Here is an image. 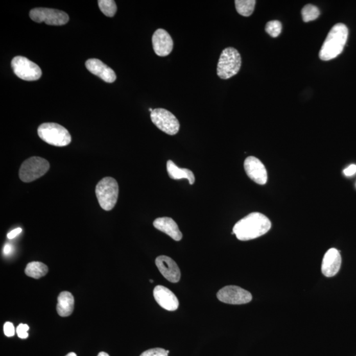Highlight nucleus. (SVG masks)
Here are the masks:
<instances>
[{"label":"nucleus","mask_w":356,"mask_h":356,"mask_svg":"<svg viewBox=\"0 0 356 356\" xmlns=\"http://www.w3.org/2000/svg\"><path fill=\"white\" fill-rule=\"evenodd\" d=\"M271 222L265 215L252 212L238 221L233 228V234L241 241L255 239L269 232Z\"/></svg>","instance_id":"1"},{"label":"nucleus","mask_w":356,"mask_h":356,"mask_svg":"<svg viewBox=\"0 0 356 356\" xmlns=\"http://www.w3.org/2000/svg\"><path fill=\"white\" fill-rule=\"evenodd\" d=\"M348 37V29L343 23L336 24L331 29L319 52V58L329 61L337 58L343 51Z\"/></svg>","instance_id":"2"},{"label":"nucleus","mask_w":356,"mask_h":356,"mask_svg":"<svg viewBox=\"0 0 356 356\" xmlns=\"http://www.w3.org/2000/svg\"><path fill=\"white\" fill-rule=\"evenodd\" d=\"M119 195L117 181L111 177H106L99 181L96 187V196L103 209L109 211L114 208Z\"/></svg>","instance_id":"3"},{"label":"nucleus","mask_w":356,"mask_h":356,"mask_svg":"<svg viewBox=\"0 0 356 356\" xmlns=\"http://www.w3.org/2000/svg\"><path fill=\"white\" fill-rule=\"evenodd\" d=\"M38 134L44 142L53 146L65 147L72 141V136L66 129L56 123H44L38 128Z\"/></svg>","instance_id":"4"},{"label":"nucleus","mask_w":356,"mask_h":356,"mask_svg":"<svg viewBox=\"0 0 356 356\" xmlns=\"http://www.w3.org/2000/svg\"><path fill=\"white\" fill-rule=\"evenodd\" d=\"M242 65L241 55L236 49L227 48L222 52L217 65V75L220 78L228 79L239 72Z\"/></svg>","instance_id":"5"},{"label":"nucleus","mask_w":356,"mask_h":356,"mask_svg":"<svg viewBox=\"0 0 356 356\" xmlns=\"http://www.w3.org/2000/svg\"><path fill=\"white\" fill-rule=\"evenodd\" d=\"M50 169L49 162L44 158L33 156L24 161L19 170V178L29 183L44 176Z\"/></svg>","instance_id":"6"},{"label":"nucleus","mask_w":356,"mask_h":356,"mask_svg":"<svg viewBox=\"0 0 356 356\" xmlns=\"http://www.w3.org/2000/svg\"><path fill=\"white\" fill-rule=\"evenodd\" d=\"M153 123L168 135H174L180 130V122L175 115L164 108L154 109L151 113Z\"/></svg>","instance_id":"7"},{"label":"nucleus","mask_w":356,"mask_h":356,"mask_svg":"<svg viewBox=\"0 0 356 356\" xmlns=\"http://www.w3.org/2000/svg\"><path fill=\"white\" fill-rule=\"evenodd\" d=\"M11 67L16 76L22 80L33 81L41 78L40 67L26 57L16 56L11 61Z\"/></svg>","instance_id":"8"},{"label":"nucleus","mask_w":356,"mask_h":356,"mask_svg":"<svg viewBox=\"0 0 356 356\" xmlns=\"http://www.w3.org/2000/svg\"><path fill=\"white\" fill-rule=\"evenodd\" d=\"M33 21L36 22H44L49 26H63L69 21V16L64 11L54 9L38 8L33 9L29 13Z\"/></svg>","instance_id":"9"},{"label":"nucleus","mask_w":356,"mask_h":356,"mask_svg":"<svg viewBox=\"0 0 356 356\" xmlns=\"http://www.w3.org/2000/svg\"><path fill=\"white\" fill-rule=\"evenodd\" d=\"M217 298L222 302L232 305L246 304L252 300V295L237 286H227L220 290Z\"/></svg>","instance_id":"10"},{"label":"nucleus","mask_w":356,"mask_h":356,"mask_svg":"<svg viewBox=\"0 0 356 356\" xmlns=\"http://www.w3.org/2000/svg\"><path fill=\"white\" fill-rule=\"evenodd\" d=\"M244 169L247 175L254 182L259 185L267 183L268 176L265 165L255 156H249L245 160Z\"/></svg>","instance_id":"11"},{"label":"nucleus","mask_w":356,"mask_h":356,"mask_svg":"<svg viewBox=\"0 0 356 356\" xmlns=\"http://www.w3.org/2000/svg\"><path fill=\"white\" fill-rule=\"evenodd\" d=\"M152 42L154 51L160 57L169 56L173 50V40L164 29H158L154 33Z\"/></svg>","instance_id":"12"},{"label":"nucleus","mask_w":356,"mask_h":356,"mask_svg":"<svg viewBox=\"0 0 356 356\" xmlns=\"http://www.w3.org/2000/svg\"><path fill=\"white\" fill-rule=\"evenodd\" d=\"M155 264L160 273L170 282L177 283L180 281V270L172 258L168 256L160 255L156 258Z\"/></svg>","instance_id":"13"},{"label":"nucleus","mask_w":356,"mask_h":356,"mask_svg":"<svg viewBox=\"0 0 356 356\" xmlns=\"http://www.w3.org/2000/svg\"><path fill=\"white\" fill-rule=\"evenodd\" d=\"M153 296L158 305L169 312L178 310L179 301L176 295L163 286H156L153 290Z\"/></svg>","instance_id":"14"},{"label":"nucleus","mask_w":356,"mask_h":356,"mask_svg":"<svg viewBox=\"0 0 356 356\" xmlns=\"http://www.w3.org/2000/svg\"><path fill=\"white\" fill-rule=\"evenodd\" d=\"M342 258L340 251L331 248L324 255L321 265L322 273L326 277H333L339 273L341 269Z\"/></svg>","instance_id":"15"},{"label":"nucleus","mask_w":356,"mask_h":356,"mask_svg":"<svg viewBox=\"0 0 356 356\" xmlns=\"http://www.w3.org/2000/svg\"><path fill=\"white\" fill-rule=\"evenodd\" d=\"M85 65L91 74L98 76L106 83H112L116 79L114 70L98 59H89L86 62Z\"/></svg>","instance_id":"16"},{"label":"nucleus","mask_w":356,"mask_h":356,"mask_svg":"<svg viewBox=\"0 0 356 356\" xmlns=\"http://www.w3.org/2000/svg\"><path fill=\"white\" fill-rule=\"evenodd\" d=\"M153 226L157 230L169 235L175 241H180L182 239L183 235L179 229L178 224L171 218H158L153 222Z\"/></svg>","instance_id":"17"},{"label":"nucleus","mask_w":356,"mask_h":356,"mask_svg":"<svg viewBox=\"0 0 356 356\" xmlns=\"http://www.w3.org/2000/svg\"><path fill=\"white\" fill-rule=\"evenodd\" d=\"M74 296L69 292H61L58 298L57 312L61 317L72 315L74 309Z\"/></svg>","instance_id":"18"},{"label":"nucleus","mask_w":356,"mask_h":356,"mask_svg":"<svg viewBox=\"0 0 356 356\" xmlns=\"http://www.w3.org/2000/svg\"><path fill=\"white\" fill-rule=\"evenodd\" d=\"M167 169L170 178L172 180L187 179L190 185L194 184L196 178L192 171L187 169H180L174 164L173 161L169 160L167 162Z\"/></svg>","instance_id":"19"},{"label":"nucleus","mask_w":356,"mask_h":356,"mask_svg":"<svg viewBox=\"0 0 356 356\" xmlns=\"http://www.w3.org/2000/svg\"><path fill=\"white\" fill-rule=\"evenodd\" d=\"M49 271L46 265L41 262H33L27 265L26 274L29 277L38 279L44 276Z\"/></svg>","instance_id":"20"},{"label":"nucleus","mask_w":356,"mask_h":356,"mask_svg":"<svg viewBox=\"0 0 356 356\" xmlns=\"http://www.w3.org/2000/svg\"><path fill=\"white\" fill-rule=\"evenodd\" d=\"M256 1L255 0H236L235 1V9L240 15L249 17L252 15Z\"/></svg>","instance_id":"21"},{"label":"nucleus","mask_w":356,"mask_h":356,"mask_svg":"<svg viewBox=\"0 0 356 356\" xmlns=\"http://www.w3.org/2000/svg\"><path fill=\"white\" fill-rule=\"evenodd\" d=\"M301 15H302L303 21L305 22L312 21L319 17L320 11L316 6L308 4L303 7L301 10Z\"/></svg>","instance_id":"22"},{"label":"nucleus","mask_w":356,"mask_h":356,"mask_svg":"<svg viewBox=\"0 0 356 356\" xmlns=\"http://www.w3.org/2000/svg\"><path fill=\"white\" fill-rule=\"evenodd\" d=\"M100 10L104 15L112 17L117 11V6L113 0H99L98 1Z\"/></svg>","instance_id":"23"},{"label":"nucleus","mask_w":356,"mask_h":356,"mask_svg":"<svg viewBox=\"0 0 356 356\" xmlns=\"http://www.w3.org/2000/svg\"><path fill=\"white\" fill-rule=\"evenodd\" d=\"M265 31L272 37H277L282 31V24L279 21H271L267 22L265 27Z\"/></svg>","instance_id":"24"},{"label":"nucleus","mask_w":356,"mask_h":356,"mask_svg":"<svg viewBox=\"0 0 356 356\" xmlns=\"http://www.w3.org/2000/svg\"><path fill=\"white\" fill-rule=\"evenodd\" d=\"M169 352V350H165L164 349L160 348H156L150 349V350L144 351L140 356H168Z\"/></svg>","instance_id":"25"},{"label":"nucleus","mask_w":356,"mask_h":356,"mask_svg":"<svg viewBox=\"0 0 356 356\" xmlns=\"http://www.w3.org/2000/svg\"><path fill=\"white\" fill-rule=\"evenodd\" d=\"M29 330V326L26 324H20L18 325L17 330V334L18 337L21 339H26L29 337L28 330Z\"/></svg>","instance_id":"26"},{"label":"nucleus","mask_w":356,"mask_h":356,"mask_svg":"<svg viewBox=\"0 0 356 356\" xmlns=\"http://www.w3.org/2000/svg\"><path fill=\"white\" fill-rule=\"evenodd\" d=\"M4 334L8 337H13L15 335V330L13 323L10 322H6L4 326Z\"/></svg>","instance_id":"27"},{"label":"nucleus","mask_w":356,"mask_h":356,"mask_svg":"<svg viewBox=\"0 0 356 356\" xmlns=\"http://www.w3.org/2000/svg\"><path fill=\"white\" fill-rule=\"evenodd\" d=\"M344 175L346 176H351L354 175L356 173V165L351 164L349 165L348 168L344 170Z\"/></svg>","instance_id":"28"},{"label":"nucleus","mask_w":356,"mask_h":356,"mask_svg":"<svg viewBox=\"0 0 356 356\" xmlns=\"http://www.w3.org/2000/svg\"><path fill=\"white\" fill-rule=\"evenodd\" d=\"M22 232V229L21 228H17L14 229V230H11L10 233H8V239L11 240L15 238L17 235L20 234Z\"/></svg>","instance_id":"29"},{"label":"nucleus","mask_w":356,"mask_h":356,"mask_svg":"<svg viewBox=\"0 0 356 356\" xmlns=\"http://www.w3.org/2000/svg\"><path fill=\"white\" fill-rule=\"evenodd\" d=\"M13 252V247L10 244H6L4 248V254L5 255H10Z\"/></svg>","instance_id":"30"},{"label":"nucleus","mask_w":356,"mask_h":356,"mask_svg":"<svg viewBox=\"0 0 356 356\" xmlns=\"http://www.w3.org/2000/svg\"><path fill=\"white\" fill-rule=\"evenodd\" d=\"M98 356H110V355H109L107 353L104 352V351H101V352H100L99 353Z\"/></svg>","instance_id":"31"},{"label":"nucleus","mask_w":356,"mask_h":356,"mask_svg":"<svg viewBox=\"0 0 356 356\" xmlns=\"http://www.w3.org/2000/svg\"><path fill=\"white\" fill-rule=\"evenodd\" d=\"M65 356H78V355H77L76 353L70 352V353H68V354L65 355Z\"/></svg>","instance_id":"32"},{"label":"nucleus","mask_w":356,"mask_h":356,"mask_svg":"<svg viewBox=\"0 0 356 356\" xmlns=\"http://www.w3.org/2000/svg\"><path fill=\"white\" fill-rule=\"evenodd\" d=\"M149 111H150V112H153V110L152 108H149Z\"/></svg>","instance_id":"33"},{"label":"nucleus","mask_w":356,"mask_h":356,"mask_svg":"<svg viewBox=\"0 0 356 356\" xmlns=\"http://www.w3.org/2000/svg\"><path fill=\"white\" fill-rule=\"evenodd\" d=\"M150 282L153 283L154 282V281L153 280H150Z\"/></svg>","instance_id":"34"}]
</instances>
